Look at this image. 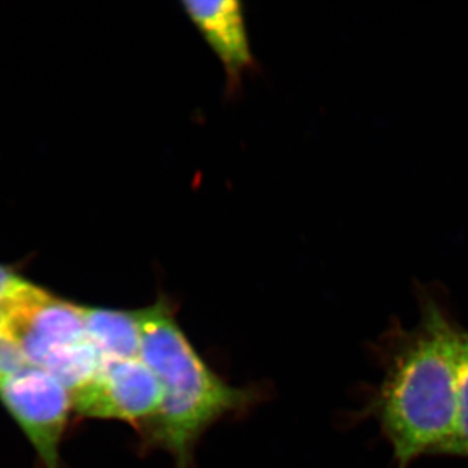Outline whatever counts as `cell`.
I'll return each instance as SVG.
<instances>
[{"label":"cell","mask_w":468,"mask_h":468,"mask_svg":"<svg viewBox=\"0 0 468 468\" xmlns=\"http://www.w3.org/2000/svg\"><path fill=\"white\" fill-rule=\"evenodd\" d=\"M461 332L435 301H426L417 326L390 345L371 409L397 468L421 455H443L452 441Z\"/></svg>","instance_id":"obj_1"},{"label":"cell","mask_w":468,"mask_h":468,"mask_svg":"<svg viewBox=\"0 0 468 468\" xmlns=\"http://www.w3.org/2000/svg\"><path fill=\"white\" fill-rule=\"evenodd\" d=\"M141 358L158 378L162 408L144 428V448L163 449L176 468H190L197 443L209 427L228 415L251 408L260 392L234 387L218 375L185 334L176 303L160 294L154 303L138 309Z\"/></svg>","instance_id":"obj_2"},{"label":"cell","mask_w":468,"mask_h":468,"mask_svg":"<svg viewBox=\"0 0 468 468\" xmlns=\"http://www.w3.org/2000/svg\"><path fill=\"white\" fill-rule=\"evenodd\" d=\"M0 335L42 368L58 351L84 343L82 304L63 300L21 279L0 298Z\"/></svg>","instance_id":"obj_3"},{"label":"cell","mask_w":468,"mask_h":468,"mask_svg":"<svg viewBox=\"0 0 468 468\" xmlns=\"http://www.w3.org/2000/svg\"><path fill=\"white\" fill-rule=\"evenodd\" d=\"M0 401L26 432L45 468H60L58 448L73 409L66 388L45 369L29 366L0 383Z\"/></svg>","instance_id":"obj_4"},{"label":"cell","mask_w":468,"mask_h":468,"mask_svg":"<svg viewBox=\"0 0 468 468\" xmlns=\"http://www.w3.org/2000/svg\"><path fill=\"white\" fill-rule=\"evenodd\" d=\"M162 402V385L140 356L104 363L95 380L72 399V408L81 417L125 421L143 432Z\"/></svg>","instance_id":"obj_5"},{"label":"cell","mask_w":468,"mask_h":468,"mask_svg":"<svg viewBox=\"0 0 468 468\" xmlns=\"http://www.w3.org/2000/svg\"><path fill=\"white\" fill-rule=\"evenodd\" d=\"M181 7L226 70L228 91H239L255 67L243 3L236 0H184Z\"/></svg>","instance_id":"obj_6"},{"label":"cell","mask_w":468,"mask_h":468,"mask_svg":"<svg viewBox=\"0 0 468 468\" xmlns=\"http://www.w3.org/2000/svg\"><path fill=\"white\" fill-rule=\"evenodd\" d=\"M86 335L103 362L140 358L141 328L137 310L82 306Z\"/></svg>","instance_id":"obj_7"},{"label":"cell","mask_w":468,"mask_h":468,"mask_svg":"<svg viewBox=\"0 0 468 468\" xmlns=\"http://www.w3.org/2000/svg\"><path fill=\"white\" fill-rule=\"evenodd\" d=\"M457 418L454 435L443 455L468 458V331L461 332L458 356Z\"/></svg>","instance_id":"obj_8"},{"label":"cell","mask_w":468,"mask_h":468,"mask_svg":"<svg viewBox=\"0 0 468 468\" xmlns=\"http://www.w3.org/2000/svg\"><path fill=\"white\" fill-rule=\"evenodd\" d=\"M29 366V362L24 356L23 351L18 349L17 345L0 335V383Z\"/></svg>","instance_id":"obj_9"}]
</instances>
